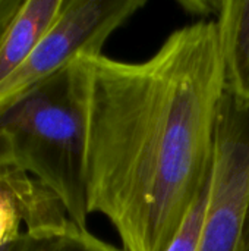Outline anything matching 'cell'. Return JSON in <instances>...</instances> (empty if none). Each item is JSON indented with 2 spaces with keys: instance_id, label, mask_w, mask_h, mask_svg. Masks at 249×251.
<instances>
[{
  "instance_id": "ba28073f",
  "label": "cell",
  "mask_w": 249,
  "mask_h": 251,
  "mask_svg": "<svg viewBox=\"0 0 249 251\" xmlns=\"http://www.w3.org/2000/svg\"><path fill=\"white\" fill-rule=\"evenodd\" d=\"M0 251H123L94 237L72 221L60 226L25 229Z\"/></svg>"
},
{
  "instance_id": "5b68a950",
  "label": "cell",
  "mask_w": 249,
  "mask_h": 251,
  "mask_svg": "<svg viewBox=\"0 0 249 251\" xmlns=\"http://www.w3.org/2000/svg\"><path fill=\"white\" fill-rule=\"evenodd\" d=\"M70 222L59 197L28 174L0 171V250L25 229Z\"/></svg>"
},
{
  "instance_id": "7a4b0ae2",
  "label": "cell",
  "mask_w": 249,
  "mask_h": 251,
  "mask_svg": "<svg viewBox=\"0 0 249 251\" xmlns=\"http://www.w3.org/2000/svg\"><path fill=\"white\" fill-rule=\"evenodd\" d=\"M88 79L82 54L0 109V171L15 169L53 191L87 229Z\"/></svg>"
},
{
  "instance_id": "3957f363",
  "label": "cell",
  "mask_w": 249,
  "mask_h": 251,
  "mask_svg": "<svg viewBox=\"0 0 249 251\" xmlns=\"http://www.w3.org/2000/svg\"><path fill=\"white\" fill-rule=\"evenodd\" d=\"M198 251H249V107L220 103L208 206Z\"/></svg>"
},
{
  "instance_id": "8992f818",
  "label": "cell",
  "mask_w": 249,
  "mask_h": 251,
  "mask_svg": "<svg viewBox=\"0 0 249 251\" xmlns=\"http://www.w3.org/2000/svg\"><path fill=\"white\" fill-rule=\"evenodd\" d=\"M216 22L225 91L249 107V0H222Z\"/></svg>"
},
{
  "instance_id": "9c48e42d",
  "label": "cell",
  "mask_w": 249,
  "mask_h": 251,
  "mask_svg": "<svg viewBox=\"0 0 249 251\" xmlns=\"http://www.w3.org/2000/svg\"><path fill=\"white\" fill-rule=\"evenodd\" d=\"M213 174V172H211ZM210 184L211 178L207 182L205 188L188 212L182 226L179 228L178 234L175 235L173 241L170 243L169 249L166 251H198L201 235L204 229L207 206H208V194H210Z\"/></svg>"
},
{
  "instance_id": "6da1fadb",
  "label": "cell",
  "mask_w": 249,
  "mask_h": 251,
  "mask_svg": "<svg viewBox=\"0 0 249 251\" xmlns=\"http://www.w3.org/2000/svg\"><path fill=\"white\" fill-rule=\"evenodd\" d=\"M88 212L123 251H166L211 178L225 74L216 21L173 31L144 62L82 54Z\"/></svg>"
},
{
  "instance_id": "52a82bcc",
  "label": "cell",
  "mask_w": 249,
  "mask_h": 251,
  "mask_svg": "<svg viewBox=\"0 0 249 251\" xmlns=\"http://www.w3.org/2000/svg\"><path fill=\"white\" fill-rule=\"evenodd\" d=\"M65 0H23L0 46V82L19 68L56 21Z\"/></svg>"
},
{
  "instance_id": "8fae6325",
  "label": "cell",
  "mask_w": 249,
  "mask_h": 251,
  "mask_svg": "<svg viewBox=\"0 0 249 251\" xmlns=\"http://www.w3.org/2000/svg\"><path fill=\"white\" fill-rule=\"evenodd\" d=\"M181 6L185 7V10H188V13H195V15H219L220 6H222V0L217 1H181Z\"/></svg>"
},
{
  "instance_id": "277c9868",
  "label": "cell",
  "mask_w": 249,
  "mask_h": 251,
  "mask_svg": "<svg viewBox=\"0 0 249 251\" xmlns=\"http://www.w3.org/2000/svg\"><path fill=\"white\" fill-rule=\"evenodd\" d=\"M145 0H65L29 57L0 82V109L81 54H101L107 38Z\"/></svg>"
},
{
  "instance_id": "30bf717a",
  "label": "cell",
  "mask_w": 249,
  "mask_h": 251,
  "mask_svg": "<svg viewBox=\"0 0 249 251\" xmlns=\"http://www.w3.org/2000/svg\"><path fill=\"white\" fill-rule=\"evenodd\" d=\"M23 0H0V46Z\"/></svg>"
}]
</instances>
